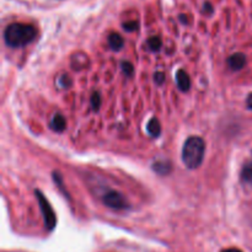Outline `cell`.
<instances>
[{"mask_svg":"<svg viewBox=\"0 0 252 252\" xmlns=\"http://www.w3.org/2000/svg\"><path fill=\"white\" fill-rule=\"evenodd\" d=\"M37 37V30L29 24H11L6 27L4 32V41L7 47L20 48L34 41Z\"/></svg>","mask_w":252,"mask_h":252,"instance_id":"cell-1","label":"cell"},{"mask_svg":"<svg viewBox=\"0 0 252 252\" xmlns=\"http://www.w3.org/2000/svg\"><path fill=\"white\" fill-rule=\"evenodd\" d=\"M206 144L204 140L199 137H189L185 142L182 148V161L187 169L194 170L201 166L204 159Z\"/></svg>","mask_w":252,"mask_h":252,"instance_id":"cell-2","label":"cell"},{"mask_svg":"<svg viewBox=\"0 0 252 252\" xmlns=\"http://www.w3.org/2000/svg\"><path fill=\"white\" fill-rule=\"evenodd\" d=\"M36 193V198L38 201V206L39 209L42 212V216H43V220H44V225H46L47 230H53L57 225V218H56V213H54L53 208L49 204V202L47 201V198L44 197V194L42 193L39 189H36L34 191Z\"/></svg>","mask_w":252,"mask_h":252,"instance_id":"cell-3","label":"cell"},{"mask_svg":"<svg viewBox=\"0 0 252 252\" xmlns=\"http://www.w3.org/2000/svg\"><path fill=\"white\" fill-rule=\"evenodd\" d=\"M103 203L111 209H115V211H122V209H128L129 208V203L126 199V197L123 194H121L120 192L116 191H110L103 196L102 198Z\"/></svg>","mask_w":252,"mask_h":252,"instance_id":"cell-4","label":"cell"},{"mask_svg":"<svg viewBox=\"0 0 252 252\" xmlns=\"http://www.w3.org/2000/svg\"><path fill=\"white\" fill-rule=\"evenodd\" d=\"M246 62H248V59H246V56L244 53H235L233 54V56L229 57L228 59V65L229 68L231 69V70H241V69L245 66Z\"/></svg>","mask_w":252,"mask_h":252,"instance_id":"cell-5","label":"cell"},{"mask_svg":"<svg viewBox=\"0 0 252 252\" xmlns=\"http://www.w3.org/2000/svg\"><path fill=\"white\" fill-rule=\"evenodd\" d=\"M176 83H177V88H179L181 91H184V93H187V91L191 89V79H189V74H187L184 69L177 70Z\"/></svg>","mask_w":252,"mask_h":252,"instance_id":"cell-6","label":"cell"},{"mask_svg":"<svg viewBox=\"0 0 252 252\" xmlns=\"http://www.w3.org/2000/svg\"><path fill=\"white\" fill-rule=\"evenodd\" d=\"M49 127H51V129L54 130V132L62 133L66 128L65 118H64L63 115H61V113H56V115L53 116V118H52Z\"/></svg>","mask_w":252,"mask_h":252,"instance_id":"cell-7","label":"cell"},{"mask_svg":"<svg viewBox=\"0 0 252 252\" xmlns=\"http://www.w3.org/2000/svg\"><path fill=\"white\" fill-rule=\"evenodd\" d=\"M125 44V39L121 34L116 33V32H112V33L108 34V46L112 51H121Z\"/></svg>","mask_w":252,"mask_h":252,"instance_id":"cell-8","label":"cell"},{"mask_svg":"<svg viewBox=\"0 0 252 252\" xmlns=\"http://www.w3.org/2000/svg\"><path fill=\"white\" fill-rule=\"evenodd\" d=\"M147 129H148V133H149L153 138L160 137V134H161V125H160L159 120L153 117L152 120L148 122Z\"/></svg>","mask_w":252,"mask_h":252,"instance_id":"cell-9","label":"cell"},{"mask_svg":"<svg viewBox=\"0 0 252 252\" xmlns=\"http://www.w3.org/2000/svg\"><path fill=\"white\" fill-rule=\"evenodd\" d=\"M171 164L169 161H157L153 165V170H154L157 174L165 176V175H169L171 172Z\"/></svg>","mask_w":252,"mask_h":252,"instance_id":"cell-10","label":"cell"},{"mask_svg":"<svg viewBox=\"0 0 252 252\" xmlns=\"http://www.w3.org/2000/svg\"><path fill=\"white\" fill-rule=\"evenodd\" d=\"M241 179L246 184L252 185V161L245 164V166L243 167V171H241Z\"/></svg>","mask_w":252,"mask_h":252,"instance_id":"cell-11","label":"cell"},{"mask_svg":"<svg viewBox=\"0 0 252 252\" xmlns=\"http://www.w3.org/2000/svg\"><path fill=\"white\" fill-rule=\"evenodd\" d=\"M148 46H149V49L153 52H158L160 51L162 46V41L160 37L158 36H153L148 39Z\"/></svg>","mask_w":252,"mask_h":252,"instance_id":"cell-12","label":"cell"},{"mask_svg":"<svg viewBox=\"0 0 252 252\" xmlns=\"http://www.w3.org/2000/svg\"><path fill=\"white\" fill-rule=\"evenodd\" d=\"M53 180H54V182H56V184H57V187H58V189H61L62 193H63L64 196L66 197V198H70V196H69L68 192H66L65 187L63 186L64 184H63V179H62V175L58 174V172H53Z\"/></svg>","mask_w":252,"mask_h":252,"instance_id":"cell-13","label":"cell"},{"mask_svg":"<svg viewBox=\"0 0 252 252\" xmlns=\"http://www.w3.org/2000/svg\"><path fill=\"white\" fill-rule=\"evenodd\" d=\"M90 103H91V107H93V110L95 111V112H97V111L100 110L101 96L97 91H95V93L93 94V96H91V98H90Z\"/></svg>","mask_w":252,"mask_h":252,"instance_id":"cell-14","label":"cell"},{"mask_svg":"<svg viewBox=\"0 0 252 252\" xmlns=\"http://www.w3.org/2000/svg\"><path fill=\"white\" fill-rule=\"evenodd\" d=\"M121 68H122L123 73H125L127 76H132L133 73H134V68H133L132 64L127 61H125L121 63Z\"/></svg>","mask_w":252,"mask_h":252,"instance_id":"cell-15","label":"cell"},{"mask_svg":"<svg viewBox=\"0 0 252 252\" xmlns=\"http://www.w3.org/2000/svg\"><path fill=\"white\" fill-rule=\"evenodd\" d=\"M123 29L128 32H133L138 29V22L137 21H128L123 24Z\"/></svg>","mask_w":252,"mask_h":252,"instance_id":"cell-16","label":"cell"},{"mask_svg":"<svg viewBox=\"0 0 252 252\" xmlns=\"http://www.w3.org/2000/svg\"><path fill=\"white\" fill-rule=\"evenodd\" d=\"M59 85L64 89H68V88H70L71 80L69 79L68 75H63V76H61V79H59Z\"/></svg>","mask_w":252,"mask_h":252,"instance_id":"cell-17","label":"cell"},{"mask_svg":"<svg viewBox=\"0 0 252 252\" xmlns=\"http://www.w3.org/2000/svg\"><path fill=\"white\" fill-rule=\"evenodd\" d=\"M154 80L158 85H161V84H164L165 81V74L161 73V71H158V73H155L154 75Z\"/></svg>","mask_w":252,"mask_h":252,"instance_id":"cell-18","label":"cell"},{"mask_svg":"<svg viewBox=\"0 0 252 252\" xmlns=\"http://www.w3.org/2000/svg\"><path fill=\"white\" fill-rule=\"evenodd\" d=\"M246 103H248V107L252 111V93L248 96V100H246Z\"/></svg>","mask_w":252,"mask_h":252,"instance_id":"cell-19","label":"cell"},{"mask_svg":"<svg viewBox=\"0 0 252 252\" xmlns=\"http://www.w3.org/2000/svg\"><path fill=\"white\" fill-rule=\"evenodd\" d=\"M221 252H243V251H240L239 249L231 248V249H225V250H223Z\"/></svg>","mask_w":252,"mask_h":252,"instance_id":"cell-20","label":"cell"}]
</instances>
